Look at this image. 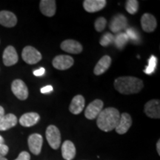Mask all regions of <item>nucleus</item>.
I'll return each mask as SVG.
<instances>
[{
    "instance_id": "nucleus-1",
    "label": "nucleus",
    "mask_w": 160,
    "mask_h": 160,
    "mask_svg": "<svg viewBox=\"0 0 160 160\" xmlns=\"http://www.w3.org/2000/svg\"><path fill=\"white\" fill-rule=\"evenodd\" d=\"M142 80L134 77H121L114 81V88L119 93L125 95L137 93L143 88Z\"/></svg>"
},
{
    "instance_id": "nucleus-2",
    "label": "nucleus",
    "mask_w": 160,
    "mask_h": 160,
    "mask_svg": "<svg viewBox=\"0 0 160 160\" xmlns=\"http://www.w3.org/2000/svg\"><path fill=\"white\" fill-rule=\"evenodd\" d=\"M120 113L114 108H107L102 110L97 117L98 128L105 132H109L116 128L120 118Z\"/></svg>"
},
{
    "instance_id": "nucleus-3",
    "label": "nucleus",
    "mask_w": 160,
    "mask_h": 160,
    "mask_svg": "<svg viewBox=\"0 0 160 160\" xmlns=\"http://www.w3.org/2000/svg\"><path fill=\"white\" fill-rule=\"evenodd\" d=\"M46 139L53 149L57 150L61 145V133L55 125H49L46 130Z\"/></svg>"
},
{
    "instance_id": "nucleus-4",
    "label": "nucleus",
    "mask_w": 160,
    "mask_h": 160,
    "mask_svg": "<svg viewBox=\"0 0 160 160\" xmlns=\"http://www.w3.org/2000/svg\"><path fill=\"white\" fill-rule=\"evenodd\" d=\"M22 57L24 61L29 65L37 64L42 59L41 53L32 46H26L24 48L22 53Z\"/></svg>"
},
{
    "instance_id": "nucleus-5",
    "label": "nucleus",
    "mask_w": 160,
    "mask_h": 160,
    "mask_svg": "<svg viewBox=\"0 0 160 160\" xmlns=\"http://www.w3.org/2000/svg\"><path fill=\"white\" fill-rule=\"evenodd\" d=\"M104 103L102 100L95 99L87 106L85 110V117L88 119L92 120L97 118L103 110Z\"/></svg>"
},
{
    "instance_id": "nucleus-6",
    "label": "nucleus",
    "mask_w": 160,
    "mask_h": 160,
    "mask_svg": "<svg viewBox=\"0 0 160 160\" xmlns=\"http://www.w3.org/2000/svg\"><path fill=\"white\" fill-rule=\"evenodd\" d=\"M11 91L20 100H25L28 97V89L27 85L21 79H15L12 82Z\"/></svg>"
},
{
    "instance_id": "nucleus-7",
    "label": "nucleus",
    "mask_w": 160,
    "mask_h": 160,
    "mask_svg": "<svg viewBox=\"0 0 160 160\" xmlns=\"http://www.w3.org/2000/svg\"><path fill=\"white\" fill-rule=\"evenodd\" d=\"M109 28L113 33H120L128 28V19L123 14H117L112 18Z\"/></svg>"
},
{
    "instance_id": "nucleus-8",
    "label": "nucleus",
    "mask_w": 160,
    "mask_h": 160,
    "mask_svg": "<svg viewBox=\"0 0 160 160\" xmlns=\"http://www.w3.org/2000/svg\"><path fill=\"white\" fill-rule=\"evenodd\" d=\"M74 63L73 58L68 55H59L57 56L52 61L53 66L60 71H65L69 69Z\"/></svg>"
},
{
    "instance_id": "nucleus-9",
    "label": "nucleus",
    "mask_w": 160,
    "mask_h": 160,
    "mask_svg": "<svg viewBox=\"0 0 160 160\" xmlns=\"http://www.w3.org/2000/svg\"><path fill=\"white\" fill-rule=\"evenodd\" d=\"M144 112L152 119L160 118V102L158 99H152L145 104Z\"/></svg>"
},
{
    "instance_id": "nucleus-10",
    "label": "nucleus",
    "mask_w": 160,
    "mask_h": 160,
    "mask_svg": "<svg viewBox=\"0 0 160 160\" xmlns=\"http://www.w3.org/2000/svg\"><path fill=\"white\" fill-rule=\"evenodd\" d=\"M28 147L30 151L34 155H39L41 153L43 144V137L39 133H33L28 137Z\"/></svg>"
},
{
    "instance_id": "nucleus-11",
    "label": "nucleus",
    "mask_w": 160,
    "mask_h": 160,
    "mask_svg": "<svg viewBox=\"0 0 160 160\" xmlns=\"http://www.w3.org/2000/svg\"><path fill=\"white\" fill-rule=\"evenodd\" d=\"M60 48L62 51L73 54H79L82 51V46L79 42L73 39H66L61 43Z\"/></svg>"
},
{
    "instance_id": "nucleus-12",
    "label": "nucleus",
    "mask_w": 160,
    "mask_h": 160,
    "mask_svg": "<svg viewBox=\"0 0 160 160\" xmlns=\"http://www.w3.org/2000/svg\"><path fill=\"white\" fill-rule=\"evenodd\" d=\"M132 125V119L130 114L127 113H122L120 115V118L119 120L117 127H116V131L117 133L120 135L125 134L127 133L128 131L130 129V128Z\"/></svg>"
},
{
    "instance_id": "nucleus-13",
    "label": "nucleus",
    "mask_w": 160,
    "mask_h": 160,
    "mask_svg": "<svg viewBox=\"0 0 160 160\" xmlns=\"http://www.w3.org/2000/svg\"><path fill=\"white\" fill-rule=\"evenodd\" d=\"M141 25L144 31L151 33L157 28V19L151 13H144L141 18Z\"/></svg>"
},
{
    "instance_id": "nucleus-14",
    "label": "nucleus",
    "mask_w": 160,
    "mask_h": 160,
    "mask_svg": "<svg viewBox=\"0 0 160 160\" xmlns=\"http://www.w3.org/2000/svg\"><path fill=\"white\" fill-rule=\"evenodd\" d=\"M3 63L5 66H12L17 63L19 57L17 51L13 46H8L5 49L2 56Z\"/></svg>"
},
{
    "instance_id": "nucleus-15",
    "label": "nucleus",
    "mask_w": 160,
    "mask_h": 160,
    "mask_svg": "<svg viewBox=\"0 0 160 160\" xmlns=\"http://www.w3.org/2000/svg\"><path fill=\"white\" fill-rule=\"evenodd\" d=\"M107 1L105 0H85L83 2V7L85 11L88 13H95L105 7Z\"/></svg>"
},
{
    "instance_id": "nucleus-16",
    "label": "nucleus",
    "mask_w": 160,
    "mask_h": 160,
    "mask_svg": "<svg viewBox=\"0 0 160 160\" xmlns=\"http://www.w3.org/2000/svg\"><path fill=\"white\" fill-rule=\"evenodd\" d=\"M39 8L42 13L46 17H52L55 15L57 5L54 0H42L40 1Z\"/></svg>"
},
{
    "instance_id": "nucleus-17",
    "label": "nucleus",
    "mask_w": 160,
    "mask_h": 160,
    "mask_svg": "<svg viewBox=\"0 0 160 160\" xmlns=\"http://www.w3.org/2000/svg\"><path fill=\"white\" fill-rule=\"evenodd\" d=\"M17 23V18L14 13L11 11H0V25L6 28L14 27Z\"/></svg>"
},
{
    "instance_id": "nucleus-18",
    "label": "nucleus",
    "mask_w": 160,
    "mask_h": 160,
    "mask_svg": "<svg viewBox=\"0 0 160 160\" xmlns=\"http://www.w3.org/2000/svg\"><path fill=\"white\" fill-rule=\"evenodd\" d=\"M85 100L83 96L77 95L72 99L71 105L69 106V111L73 114L77 115L82 113L85 108Z\"/></svg>"
},
{
    "instance_id": "nucleus-19",
    "label": "nucleus",
    "mask_w": 160,
    "mask_h": 160,
    "mask_svg": "<svg viewBox=\"0 0 160 160\" xmlns=\"http://www.w3.org/2000/svg\"><path fill=\"white\" fill-rule=\"evenodd\" d=\"M40 119V116L35 112H30L25 113L20 117L19 123L23 127H31L38 123Z\"/></svg>"
},
{
    "instance_id": "nucleus-20",
    "label": "nucleus",
    "mask_w": 160,
    "mask_h": 160,
    "mask_svg": "<svg viewBox=\"0 0 160 160\" xmlns=\"http://www.w3.org/2000/svg\"><path fill=\"white\" fill-rule=\"evenodd\" d=\"M111 65V58L108 55L104 56L99 60V62L96 65L94 70H93V73L97 76L103 74L106 71H108V69L109 68Z\"/></svg>"
},
{
    "instance_id": "nucleus-21",
    "label": "nucleus",
    "mask_w": 160,
    "mask_h": 160,
    "mask_svg": "<svg viewBox=\"0 0 160 160\" xmlns=\"http://www.w3.org/2000/svg\"><path fill=\"white\" fill-rule=\"evenodd\" d=\"M62 155L65 160H72L76 156L74 144L70 140H66L62 145Z\"/></svg>"
},
{
    "instance_id": "nucleus-22",
    "label": "nucleus",
    "mask_w": 160,
    "mask_h": 160,
    "mask_svg": "<svg viewBox=\"0 0 160 160\" xmlns=\"http://www.w3.org/2000/svg\"><path fill=\"white\" fill-rule=\"evenodd\" d=\"M17 118L14 114L8 113L5 115L2 119L0 120V131H4L11 129L17 124Z\"/></svg>"
},
{
    "instance_id": "nucleus-23",
    "label": "nucleus",
    "mask_w": 160,
    "mask_h": 160,
    "mask_svg": "<svg viewBox=\"0 0 160 160\" xmlns=\"http://www.w3.org/2000/svg\"><path fill=\"white\" fill-rule=\"evenodd\" d=\"M128 37L125 32V33L120 32V33H118L116 34V36H114V42L113 43L115 44V46L118 49L122 50L128 42Z\"/></svg>"
},
{
    "instance_id": "nucleus-24",
    "label": "nucleus",
    "mask_w": 160,
    "mask_h": 160,
    "mask_svg": "<svg viewBox=\"0 0 160 160\" xmlns=\"http://www.w3.org/2000/svg\"><path fill=\"white\" fill-rule=\"evenodd\" d=\"M125 9L130 14H135L139 10V2L137 0H128L125 3Z\"/></svg>"
},
{
    "instance_id": "nucleus-25",
    "label": "nucleus",
    "mask_w": 160,
    "mask_h": 160,
    "mask_svg": "<svg viewBox=\"0 0 160 160\" xmlns=\"http://www.w3.org/2000/svg\"><path fill=\"white\" fill-rule=\"evenodd\" d=\"M113 42H114V35L111 33H108V32L102 35L99 41L100 45L103 46V47H107V46L111 45Z\"/></svg>"
},
{
    "instance_id": "nucleus-26",
    "label": "nucleus",
    "mask_w": 160,
    "mask_h": 160,
    "mask_svg": "<svg viewBox=\"0 0 160 160\" xmlns=\"http://www.w3.org/2000/svg\"><path fill=\"white\" fill-rule=\"evenodd\" d=\"M157 65V59L154 56H151L148 60V65L147 66L145 70H144V73L146 74L151 75L155 71L156 67Z\"/></svg>"
},
{
    "instance_id": "nucleus-27",
    "label": "nucleus",
    "mask_w": 160,
    "mask_h": 160,
    "mask_svg": "<svg viewBox=\"0 0 160 160\" xmlns=\"http://www.w3.org/2000/svg\"><path fill=\"white\" fill-rule=\"evenodd\" d=\"M125 33L127 34L129 40H131V41L134 42H139L140 36L138 33L137 30L133 28H128L126 29Z\"/></svg>"
},
{
    "instance_id": "nucleus-28",
    "label": "nucleus",
    "mask_w": 160,
    "mask_h": 160,
    "mask_svg": "<svg viewBox=\"0 0 160 160\" xmlns=\"http://www.w3.org/2000/svg\"><path fill=\"white\" fill-rule=\"evenodd\" d=\"M106 25H107V20L104 17H99L96 20L94 27L96 31L98 32H102L105 28Z\"/></svg>"
},
{
    "instance_id": "nucleus-29",
    "label": "nucleus",
    "mask_w": 160,
    "mask_h": 160,
    "mask_svg": "<svg viewBox=\"0 0 160 160\" xmlns=\"http://www.w3.org/2000/svg\"><path fill=\"white\" fill-rule=\"evenodd\" d=\"M9 151V148L7 145L5 144H2L0 145V159L1 158L5 157L8 154Z\"/></svg>"
},
{
    "instance_id": "nucleus-30",
    "label": "nucleus",
    "mask_w": 160,
    "mask_h": 160,
    "mask_svg": "<svg viewBox=\"0 0 160 160\" xmlns=\"http://www.w3.org/2000/svg\"><path fill=\"white\" fill-rule=\"evenodd\" d=\"M15 160H31V156L28 152L22 151L19 153V155Z\"/></svg>"
},
{
    "instance_id": "nucleus-31",
    "label": "nucleus",
    "mask_w": 160,
    "mask_h": 160,
    "mask_svg": "<svg viewBox=\"0 0 160 160\" xmlns=\"http://www.w3.org/2000/svg\"><path fill=\"white\" fill-rule=\"evenodd\" d=\"M42 93H51V91H53V87L51 85H47L45 87L42 88L41 90H40Z\"/></svg>"
},
{
    "instance_id": "nucleus-32",
    "label": "nucleus",
    "mask_w": 160,
    "mask_h": 160,
    "mask_svg": "<svg viewBox=\"0 0 160 160\" xmlns=\"http://www.w3.org/2000/svg\"><path fill=\"white\" fill-rule=\"evenodd\" d=\"M45 70L44 68H40L35 70V71H33V74H34L36 77H41V76L45 74Z\"/></svg>"
},
{
    "instance_id": "nucleus-33",
    "label": "nucleus",
    "mask_w": 160,
    "mask_h": 160,
    "mask_svg": "<svg viewBox=\"0 0 160 160\" xmlns=\"http://www.w3.org/2000/svg\"><path fill=\"white\" fill-rule=\"evenodd\" d=\"M4 116H5V110L2 106H0V120L2 119Z\"/></svg>"
},
{
    "instance_id": "nucleus-34",
    "label": "nucleus",
    "mask_w": 160,
    "mask_h": 160,
    "mask_svg": "<svg viewBox=\"0 0 160 160\" xmlns=\"http://www.w3.org/2000/svg\"><path fill=\"white\" fill-rule=\"evenodd\" d=\"M157 151L158 154L160 155V140H159L157 143Z\"/></svg>"
},
{
    "instance_id": "nucleus-35",
    "label": "nucleus",
    "mask_w": 160,
    "mask_h": 160,
    "mask_svg": "<svg viewBox=\"0 0 160 160\" xmlns=\"http://www.w3.org/2000/svg\"><path fill=\"white\" fill-rule=\"evenodd\" d=\"M4 141H5V140H4L3 137H2V136H0V145H2V144H4Z\"/></svg>"
},
{
    "instance_id": "nucleus-36",
    "label": "nucleus",
    "mask_w": 160,
    "mask_h": 160,
    "mask_svg": "<svg viewBox=\"0 0 160 160\" xmlns=\"http://www.w3.org/2000/svg\"><path fill=\"white\" fill-rule=\"evenodd\" d=\"M0 160H8L7 159H6V158H5V157H3V158H1V159H0Z\"/></svg>"
}]
</instances>
